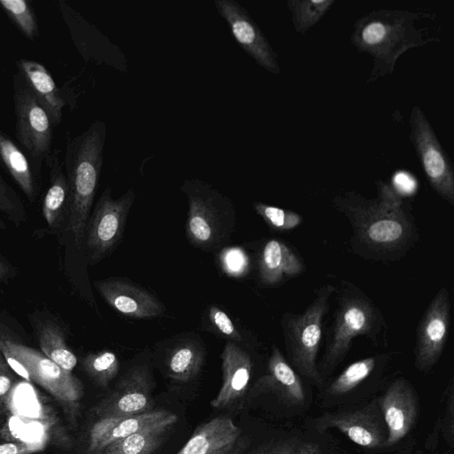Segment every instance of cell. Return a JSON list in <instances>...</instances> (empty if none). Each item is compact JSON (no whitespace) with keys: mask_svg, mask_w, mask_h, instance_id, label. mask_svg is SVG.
Returning a JSON list of instances; mask_svg holds the SVG:
<instances>
[{"mask_svg":"<svg viewBox=\"0 0 454 454\" xmlns=\"http://www.w3.org/2000/svg\"><path fill=\"white\" fill-rule=\"evenodd\" d=\"M43 448V442H5L0 444V454H33L42 450Z\"/></svg>","mask_w":454,"mask_h":454,"instance_id":"obj_37","label":"cell"},{"mask_svg":"<svg viewBox=\"0 0 454 454\" xmlns=\"http://www.w3.org/2000/svg\"><path fill=\"white\" fill-rule=\"evenodd\" d=\"M0 352L4 356L5 361L12 372H14L26 381L32 382L27 371L15 356H13L8 350L3 348H0Z\"/></svg>","mask_w":454,"mask_h":454,"instance_id":"obj_39","label":"cell"},{"mask_svg":"<svg viewBox=\"0 0 454 454\" xmlns=\"http://www.w3.org/2000/svg\"><path fill=\"white\" fill-rule=\"evenodd\" d=\"M236 442H230L222 447L211 450L205 454H233L236 449Z\"/></svg>","mask_w":454,"mask_h":454,"instance_id":"obj_42","label":"cell"},{"mask_svg":"<svg viewBox=\"0 0 454 454\" xmlns=\"http://www.w3.org/2000/svg\"><path fill=\"white\" fill-rule=\"evenodd\" d=\"M450 324V293L442 287L424 312L416 331L415 366L429 372L438 362L445 348Z\"/></svg>","mask_w":454,"mask_h":454,"instance_id":"obj_12","label":"cell"},{"mask_svg":"<svg viewBox=\"0 0 454 454\" xmlns=\"http://www.w3.org/2000/svg\"><path fill=\"white\" fill-rule=\"evenodd\" d=\"M214 4L243 51L261 67L278 74V55L247 10L235 0H215Z\"/></svg>","mask_w":454,"mask_h":454,"instance_id":"obj_13","label":"cell"},{"mask_svg":"<svg viewBox=\"0 0 454 454\" xmlns=\"http://www.w3.org/2000/svg\"><path fill=\"white\" fill-rule=\"evenodd\" d=\"M82 367L94 382L106 387L117 375L120 363L114 353L104 350L87 355L82 360Z\"/></svg>","mask_w":454,"mask_h":454,"instance_id":"obj_31","label":"cell"},{"mask_svg":"<svg viewBox=\"0 0 454 454\" xmlns=\"http://www.w3.org/2000/svg\"><path fill=\"white\" fill-rule=\"evenodd\" d=\"M135 197L132 188L118 199L112 197L110 187L104 190L85 230L86 249L90 263L106 257L119 243Z\"/></svg>","mask_w":454,"mask_h":454,"instance_id":"obj_9","label":"cell"},{"mask_svg":"<svg viewBox=\"0 0 454 454\" xmlns=\"http://www.w3.org/2000/svg\"><path fill=\"white\" fill-rule=\"evenodd\" d=\"M376 186L374 199L349 191L334 196L333 205L351 226L356 254L373 260H398L418 241L419 231L410 205L397 190L382 180Z\"/></svg>","mask_w":454,"mask_h":454,"instance_id":"obj_1","label":"cell"},{"mask_svg":"<svg viewBox=\"0 0 454 454\" xmlns=\"http://www.w3.org/2000/svg\"><path fill=\"white\" fill-rule=\"evenodd\" d=\"M387 431L385 448L404 438L414 427L419 411V400L412 385L405 379L395 380L378 397Z\"/></svg>","mask_w":454,"mask_h":454,"instance_id":"obj_16","label":"cell"},{"mask_svg":"<svg viewBox=\"0 0 454 454\" xmlns=\"http://www.w3.org/2000/svg\"><path fill=\"white\" fill-rule=\"evenodd\" d=\"M239 427L226 416H219L200 425L177 454H205L238 441Z\"/></svg>","mask_w":454,"mask_h":454,"instance_id":"obj_24","label":"cell"},{"mask_svg":"<svg viewBox=\"0 0 454 454\" xmlns=\"http://www.w3.org/2000/svg\"><path fill=\"white\" fill-rule=\"evenodd\" d=\"M36 329L42 353L63 370L72 372L77 357L68 348L61 329L52 321H43Z\"/></svg>","mask_w":454,"mask_h":454,"instance_id":"obj_27","label":"cell"},{"mask_svg":"<svg viewBox=\"0 0 454 454\" xmlns=\"http://www.w3.org/2000/svg\"><path fill=\"white\" fill-rule=\"evenodd\" d=\"M168 430L144 431L108 444L98 454H152L161 443Z\"/></svg>","mask_w":454,"mask_h":454,"instance_id":"obj_30","label":"cell"},{"mask_svg":"<svg viewBox=\"0 0 454 454\" xmlns=\"http://www.w3.org/2000/svg\"><path fill=\"white\" fill-rule=\"evenodd\" d=\"M0 160L26 197L33 201L36 184L29 161L16 144L0 129Z\"/></svg>","mask_w":454,"mask_h":454,"instance_id":"obj_26","label":"cell"},{"mask_svg":"<svg viewBox=\"0 0 454 454\" xmlns=\"http://www.w3.org/2000/svg\"><path fill=\"white\" fill-rule=\"evenodd\" d=\"M0 210L18 224H20L26 218L25 207L20 198L1 176Z\"/></svg>","mask_w":454,"mask_h":454,"instance_id":"obj_34","label":"cell"},{"mask_svg":"<svg viewBox=\"0 0 454 454\" xmlns=\"http://www.w3.org/2000/svg\"><path fill=\"white\" fill-rule=\"evenodd\" d=\"M296 448L293 441L282 442L270 448L269 454H294Z\"/></svg>","mask_w":454,"mask_h":454,"instance_id":"obj_40","label":"cell"},{"mask_svg":"<svg viewBox=\"0 0 454 454\" xmlns=\"http://www.w3.org/2000/svg\"><path fill=\"white\" fill-rule=\"evenodd\" d=\"M428 13L399 9L372 11L357 19L353 27L351 43L360 52L372 58V68L367 82L391 74L402 54L429 43H439L436 37L425 35L415 27Z\"/></svg>","mask_w":454,"mask_h":454,"instance_id":"obj_2","label":"cell"},{"mask_svg":"<svg viewBox=\"0 0 454 454\" xmlns=\"http://www.w3.org/2000/svg\"><path fill=\"white\" fill-rule=\"evenodd\" d=\"M0 348L8 350L27 371L31 381L36 383L63 407L74 420L78 415L84 389L81 380L44 356L0 332Z\"/></svg>","mask_w":454,"mask_h":454,"instance_id":"obj_6","label":"cell"},{"mask_svg":"<svg viewBox=\"0 0 454 454\" xmlns=\"http://www.w3.org/2000/svg\"><path fill=\"white\" fill-rule=\"evenodd\" d=\"M294 454H321L317 444L314 442H304L299 447L297 446Z\"/></svg>","mask_w":454,"mask_h":454,"instance_id":"obj_41","label":"cell"},{"mask_svg":"<svg viewBox=\"0 0 454 454\" xmlns=\"http://www.w3.org/2000/svg\"><path fill=\"white\" fill-rule=\"evenodd\" d=\"M4 413H5V409L0 405V422L4 416Z\"/></svg>","mask_w":454,"mask_h":454,"instance_id":"obj_44","label":"cell"},{"mask_svg":"<svg viewBox=\"0 0 454 454\" xmlns=\"http://www.w3.org/2000/svg\"><path fill=\"white\" fill-rule=\"evenodd\" d=\"M387 359V355H377L350 364L325 389V405L354 394L378 369L383 368Z\"/></svg>","mask_w":454,"mask_h":454,"instance_id":"obj_23","label":"cell"},{"mask_svg":"<svg viewBox=\"0 0 454 454\" xmlns=\"http://www.w3.org/2000/svg\"><path fill=\"white\" fill-rule=\"evenodd\" d=\"M259 384L263 388L274 391L288 405L301 406L305 403V389L300 375L276 346L272 347L269 358L268 374L260 380Z\"/></svg>","mask_w":454,"mask_h":454,"instance_id":"obj_21","label":"cell"},{"mask_svg":"<svg viewBox=\"0 0 454 454\" xmlns=\"http://www.w3.org/2000/svg\"><path fill=\"white\" fill-rule=\"evenodd\" d=\"M320 432L336 428L354 443L368 449L385 448L387 431L378 398L350 409L326 411L314 419Z\"/></svg>","mask_w":454,"mask_h":454,"instance_id":"obj_11","label":"cell"},{"mask_svg":"<svg viewBox=\"0 0 454 454\" xmlns=\"http://www.w3.org/2000/svg\"><path fill=\"white\" fill-rule=\"evenodd\" d=\"M16 66L18 72L46 110L53 128L57 127L61 121L67 102L51 74L43 65L30 59H20Z\"/></svg>","mask_w":454,"mask_h":454,"instance_id":"obj_20","label":"cell"},{"mask_svg":"<svg viewBox=\"0 0 454 454\" xmlns=\"http://www.w3.org/2000/svg\"><path fill=\"white\" fill-rule=\"evenodd\" d=\"M0 6L20 31L30 40L38 35V23L30 3L26 0H0Z\"/></svg>","mask_w":454,"mask_h":454,"instance_id":"obj_32","label":"cell"},{"mask_svg":"<svg viewBox=\"0 0 454 454\" xmlns=\"http://www.w3.org/2000/svg\"><path fill=\"white\" fill-rule=\"evenodd\" d=\"M45 162L50 170V185L43 201L42 212L47 224L52 227L68 209V184L59 150L52 151Z\"/></svg>","mask_w":454,"mask_h":454,"instance_id":"obj_25","label":"cell"},{"mask_svg":"<svg viewBox=\"0 0 454 454\" xmlns=\"http://www.w3.org/2000/svg\"><path fill=\"white\" fill-rule=\"evenodd\" d=\"M106 137L105 121L97 120L66 145L63 167L68 184L69 229L77 247L84 238L98 187Z\"/></svg>","mask_w":454,"mask_h":454,"instance_id":"obj_3","label":"cell"},{"mask_svg":"<svg viewBox=\"0 0 454 454\" xmlns=\"http://www.w3.org/2000/svg\"><path fill=\"white\" fill-rule=\"evenodd\" d=\"M383 325V317L376 305L356 286L342 281L327 345L317 365L322 380L344 360L356 337L372 339Z\"/></svg>","mask_w":454,"mask_h":454,"instance_id":"obj_4","label":"cell"},{"mask_svg":"<svg viewBox=\"0 0 454 454\" xmlns=\"http://www.w3.org/2000/svg\"><path fill=\"white\" fill-rule=\"evenodd\" d=\"M335 287L322 286L302 313L287 312L282 326L287 362L294 371L314 384L321 386L317 356L323 333L324 317L329 310V301Z\"/></svg>","mask_w":454,"mask_h":454,"instance_id":"obj_5","label":"cell"},{"mask_svg":"<svg viewBox=\"0 0 454 454\" xmlns=\"http://www.w3.org/2000/svg\"><path fill=\"white\" fill-rule=\"evenodd\" d=\"M152 381L145 367H136L123 376L114 390L93 408L97 419L120 418L153 411Z\"/></svg>","mask_w":454,"mask_h":454,"instance_id":"obj_14","label":"cell"},{"mask_svg":"<svg viewBox=\"0 0 454 454\" xmlns=\"http://www.w3.org/2000/svg\"><path fill=\"white\" fill-rule=\"evenodd\" d=\"M94 285L106 301L126 317L150 318L164 312V307L155 296L132 282L107 278Z\"/></svg>","mask_w":454,"mask_h":454,"instance_id":"obj_18","label":"cell"},{"mask_svg":"<svg viewBox=\"0 0 454 454\" xmlns=\"http://www.w3.org/2000/svg\"><path fill=\"white\" fill-rule=\"evenodd\" d=\"M59 9L68 27L74 43L84 59L111 66L121 72L127 71L125 55L118 46L113 44L98 30L91 39L93 26L66 2L59 1Z\"/></svg>","mask_w":454,"mask_h":454,"instance_id":"obj_17","label":"cell"},{"mask_svg":"<svg viewBox=\"0 0 454 454\" xmlns=\"http://www.w3.org/2000/svg\"><path fill=\"white\" fill-rule=\"evenodd\" d=\"M304 265L298 255L284 242L270 239L262 247L259 261L261 281L268 286L301 274Z\"/></svg>","mask_w":454,"mask_h":454,"instance_id":"obj_22","label":"cell"},{"mask_svg":"<svg viewBox=\"0 0 454 454\" xmlns=\"http://www.w3.org/2000/svg\"><path fill=\"white\" fill-rule=\"evenodd\" d=\"M4 228H5V224H4V223L0 219V230L4 229Z\"/></svg>","mask_w":454,"mask_h":454,"instance_id":"obj_46","label":"cell"},{"mask_svg":"<svg viewBox=\"0 0 454 454\" xmlns=\"http://www.w3.org/2000/svg\"><path fill=\"white\" fill-rule=\"evenodd\" d=\"M203 361L201 349L194 343L176 347L168 361V375L177 381L186 382L194 378Z\"/></svg>","mask_w":454,"mask_h":454,"instance_id":"obj_28","label":"cell"},{"mask_svg":"<svg viewBox=\"0 0 454 454\" xmlns=\"http://www.w3.org/2000/svg\"><path fill=\"white\" fill-rule=\"evenodd\" d=\"M269 450H270V448L264 449V450H262L256 452L255 454H269Z\"/></svg>","mask_w":454,"mask_h":454,"instance_id":"obj_45","label":"cell"},{"mask_svg":"<svg viewBox=\"0 0 454 454\" xmlns=\"http://www.w3.org/2000/svg\"><path fill=\"white\" fill-rule=\"evenodd\" d=\"M13 380L12 371L0 352V398L11 390Z\"/></svg>","mask_w":454,"mask_h":454,"instance_id":"obj_38","label":"cell"},{"mask_svg":"<svg viewBox=\"0 0 454 454\" xmlns=\"http://www.w3.org/2000/svg\"><path fill=\"white\" fill-rule=\"evenodd\" d=\"M254 210L273 230L288 231L301 223V215L294 211L280 208L261 202L254 204Z\"/></svg>","mask_w":454,"mask_h":454,"instance_id":"obj_33","label":"cell"},{"mask_svg":"<svg viewBox=\"0 0 454 454\" xmlns=\"http://www.w3.org/2000/svg\"><path fill=\"white\" fill-rule=\"evenodd\" d=\"M15 134L37 171L51 153L53 125L49 114L17 72L13 77Z\"/></svg>","mask_w":454,"mask_h":454,"instance_id":"obj_7","label":"cell"},{"mask_svg":"<svg viewBox=\"0 0 454 454\" xmlns=\"http://www.w3.org/2000/svg\"><path fill=\"white\" fill-rule=\"evenodd\" d=\"M177 416L167 410H153L129 417L97 419L88 430V450L98 454L111 442L130 434L154 430H168Z\"/></svg>","mask_w":454,"mask_h":454,"instance_id":"obj_15","label":"cell"},{"mask_svg":"<svg viewBox=\"0 0 454 454\" xmlns=\"http://www.w3.org/2000/svg\"><path fill=\"white\" fill-rule=\"evenodd\" d=\"M453 384L452 381L450 384L448 395H447V405L446 411L442 417V420L440 421V429L443 432L444 435L450 443V446H453V419H454V402H453Z\"/></svg>","mask_w":454,"mask_h":454,"instance_id":"obj_36","label":"cell"},{"mask_svg":"<svg viewBox=\"0 0 454 454\" xmlns=\"http://www.w3.org/2000/svg\"><path fill=\"white\" fill-rule=\"evenodd\" d=\"M9 273L8 266L0 260V280L4 279Z\"/></svg>","mask_w":454,"mask_h":454,"instance_id":"obj_43","label":"cell"},{"mask_svg":"<svg viewBox=\"0 0 454 454\" xmlns=\"http://www.w3.org/2000/svg\"><path fill=\"white\" fill-rule=\"evenodd\" d=\"M334 0H288L292 24L296 33L303 35L326 14Z\"/></svg>","mask_w":454,"mask_h":454,"instance_id":"obj_29","label":"cell"},{"mask_svg":"<svg viewBox=\"0 0 454 454\" xmlns=\"http://www.w3.org/2000/svg\"><path fill=\"white\" fill-rule=\"evenodd\" d=\"M410 140L432 189L446 202L454 205V172L426 114L414 106L410 114Z\"/></svg>","mask_w":454,"mask_h":454,"instance_id":"obj_8","label":"cell"},{"mask_svg":"<svg viewBox=\"0 0 454 454\" xmlns=\"http://www.w3.org/2000/svg\"><path fill=\"white\" fill-rule=\"evenodd\" d=\"M181 190L188 199L186 231L189 239L200 247L217 243L219 221L223 213L231 211L228 198L200 179H185Z\"/></svg>","mask_w":454,"mask_h":454,"instance_id":"obj_10","label":"cell"},{"mask_svg":"<svg viewBox=\"0 0 454 454\" xmlns=\"http://www.w3.org/2000/svg\"><path fill=\"white\" fill-rule=\"evenodd\" d=\"M222 386L210 402V405L215 409L227 408L238 402L245 395L249 386L251 358L233 341L227 342L222 353Z\"/></svg>","mask_w":454,"mask_h":454,"instance_id":"obj_19","label":"cell"},{"mask_svg":"<svg viewBox=\"0 0 454 454\" xmlns=\"http://www.w3.org/2000/svg\"><path fill=\"white\" fill-rule=\"evenodd\" d=\"M209 318L212 324L223 335L231 338L234 341H241L242 336L235 327L229 316L216 306H212L209 310Z\"/></svg>","mask_w":454,"mask_h":454,"instance_id":"obj_35","label":"cell"}]
</instances>
